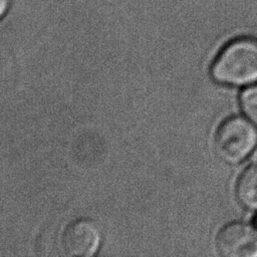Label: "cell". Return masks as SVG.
<instances>
[{"instance_id": "1", "label": "cell", "mask_w": 257, "mask_h": 257, "mask_svg": "<svg viewBox=\"0 0 257 257\" xmlns=\"http://www.w3.org/2000/svg\"><path fill=\"white\" fill-rule=\"evenodd\" d=\"M210 73L223 85L257 83V36L243 34L228 41L213 60Z\"/></svg>"}, {"instance_id": "2", "label": "cell", "mask_w": 257, "mask_h": 257, "mask_svg": "<svg viewBox=\"0 0 257 257\" xmlns=\"http://www.w3.org/2000/svg\"><path fill=\"white\" fill-rule=\"evenodd\" d=\"M257 146V126L246 116L231 115L217 128L215 147L218 156L228 164L246 160Z\"/></svg>"}, {"instance_id": "3", "label": "cell", "mask_w": 257, "mask_h": 257, "mask_svg": "<svg viewBox=\"0 0 257 257\" xmlns=\"http://www.w3.org/2000/svg\"><path fill=\"white\" fill-rule=\"evenodd\" d=\"M216 248L224 257H257V227L244 221L224 225L217 233Z\"/></svg>"}, {"instance_id": "4", "label": "cell", "mask_w": 257, "mask_h": 257, "mask_svg": "<svg viewBox=\"0 0 257 257\" xmlns=\"http://www.w3.org/2000/svg\"><path fill=\"white\" fill-rule=\"evenodd\" d=\"M101 241L97 225L89 219H76L64 229L61 245L68 256L89 257L93 256L99 248Z\"/></svg>"}, {"instance_id": "5", "label": "cell", "mask_w": 257, "mask_h": 257, "mask_svg": "<svg viewBox=\"0 0 257 257\" xmlns=\"http://www.w3.org/2000/svg\"><path fill=\"white\" fill-rule=\"evenodd\" d=\"M235 195L241 206L257 211V163L247 166L235 185Z\"/></svg>"}, {"instance_id": "6", "label": "cell", "mask_w": 257, "mask_h": 257, "mask_svg": "<svg viewBox=\"0 0 257 257\" xmlns=\"http://www.w3.org/2000/svg\"><path fill=\"white\" fill-rule=\"evenodd\" d=\"M239 103L244 115L257 126V83L248 85L242 90Z\"/></svg>"}, {"instance_id": "7", "label": "cell", "mask_w": 257, "mask_h": 257, "mask_svg": "<svg viewBox=\"0 0 257 257\" xmlns=\"http://www.w3.org/2000/svg\"><path fill=\"white\" fill-rule=\"evenodd\" d=\"M256 227H257V218H256Z\"/></svg>"}]
</instances>
